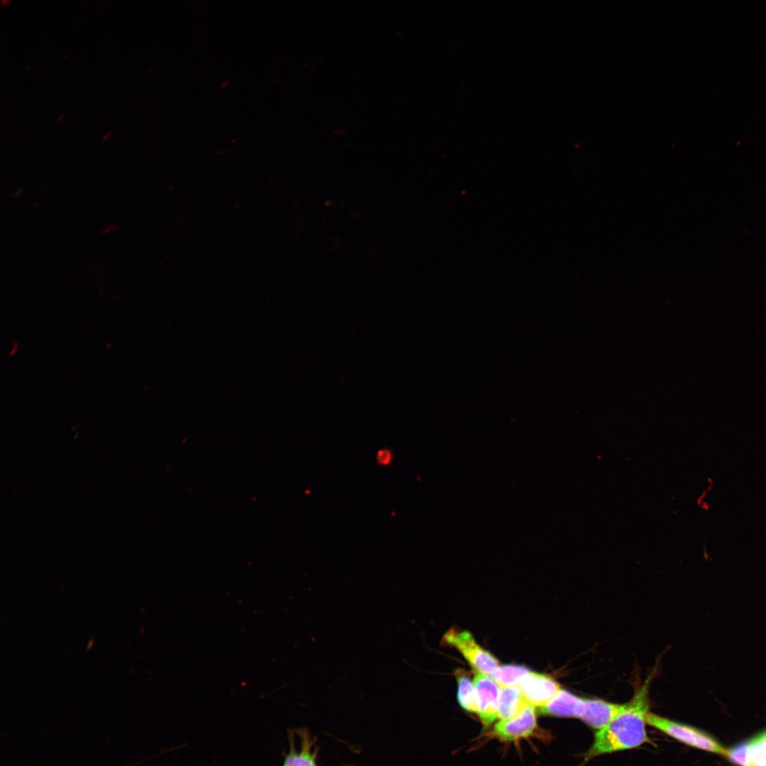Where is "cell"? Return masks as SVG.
I'll use <instances>...</instances> for the list:
<instances>
[{
  "label": "cell",
  "instance_id": "11",
  "mask_svg": "<svg viewBox=\"0 0 766 766\" xmlns=\"http://www.w3.org/2000/svg\"><path fill=\"white\" fill-rule=\"evenodd\" d=\"M457 682V698L460 706L470 712H477L475 693L473 682L469 675L462 669L455 671Z\"/></svg>",
  "mask_w": 766,
  "mask_h": 766
},
{
  "label": "cell",
  "instance_id": "7",
  "mask_svg": "<svg viewBox=\"0 0 766 766\" xmlns=\"http://www.w3.org/2000/svg\"><path fill=\"white\" fill-rule=\"evenodd\" d=\"M623 706L624 704L599 699L582 698L578 718L591 728L599 731L609 724L621 711Z\"/></svg>",
  "mask_w": 766,
  "mask_h": 766
},
{
  "label": "cell",
  "instance_id": "8",
  "mask_svg": "<svg viewBox=\"0 0 766 766\" xmlns=\"http://www.w3.org/2000/svg\"><path fill=\"white\" fill-rule=\"evenodd\" d=\"M300 739V749L298 750L294 741L290 738V748L286 755L283 766H317L316 757L318 748L316 739L313 738L306 730L296 731Z\"/></svg>",
  "mask_w": 766,
  "mask_h": 766
},
{
  "label": "cell",
  "instance_id": "5",
  "mask_svg": "<svg viewBox=\"0 0 766 766\" xmlns=\"http://www.w3.org/2000/svg\"><path fill=\"white\" fill-rule=\"evenodd\" d=\"M477 712L485 724H490L498 718L499 685L489 676L477 672L474 674Z\"/></svg>",
  "mask_w": 766,
  "mask_h": 766
},
{
  "label": "cell",
  "instance_id": "16",
  "mask_svg": "<svg viewBox=\"0 0 766 766\" xmlns=\"http://www.w3.org/2000/svg\"><path fill=\"white\" fill-rule=\"evenodd\" d=\"M111 131H109V133H106V135H104V137H103V138H102V139H103V140H106V139L107 138H109V135H111Z\"/></svg>",
  "mask_w": 766,
  "mask_h": 766
},
{
  "label": "cell",
  "instance_id": "2",
  "mask_svg": "<svg viewBox=\"0 0 766 766\" xmlns=\"http://www.w3.org/2000/svg\"><path fill=\"white\" fill-rule=\"evenodd\" d=\"M646 723L689 746L726 757L728 755L729 750L722 746L711 736L695 727L658 716L651 711L646 716Z\"/></svg>",
  "mask_w": 766,
  "mask_h": 766
},
{
  "label": "cell",
  "instance_id": "13",
  "mask_svg": "<svg viewBox=\"0 0 766 766\" xmlns=\"http://www.w3.org/2000/svg\"><path fill=\"white\" fill-rule=\"evenodd\" d=\"M749 766H766V730L748 741Z\"/></svg>",
  "mask_w": 766,
  "mask_h": 766
},
{
  "label": "cell",
  "instance_id": "14",
  "mask_svg": "<svg viewBox=\"0 0 766 766\" xmlns=\"http://www.w3.org/2000/svg\"><path fill=\"white\" fill-rule=\"evenodd\" d=\"M733 762L740 766H749L748 742L736 745L729 750L727 756Z\"/></svg>",
  "mask_w": 766,
  "mask_h": 766
},
{
  "label": "cell",
  "instance_id": "10",
  "mask_svg": "<svg viewBox=\"0 0 766 766\" xmlns=\"http://www.w3.org/2000/svg\"><path fill=\"white\" fill-rule=\"evenodd\" d=\"M528 703L516 686L501 687L498 708V718L507 720L517 715Z\"/></svg>",
  "mask_w": 766,
  "mask_h": 766
},
{
  "label": "cell",
  "instance_id": "6",
  "mask_svg": "<svg viewBox=\"0 0 766 766\" xmlns=\"http://www.w3.org/2000/svg\"><path fill=\"white\" fill-rule=\"evenodd\" d=\"M536 727L535 708L527 704L514 717L497 722L494 733L504 740L514 741L533 735Z\"/></svg>",
  "mask_w": 766,
  "mask_h": 766
},
{
  "label": "cell",
  "instance_id": "3",
  "mask_svg": "<svg viewBox=\"0 0 766 766\" xmlns=\"http://www.w3.org/2000/svg\"><path fill=\"white\" fill-rule=\"evenodd\" d=\"M443 641L457 648L477 672L491 676L499 667L498 660L479 645L469 631L453 628L444 635Z\"/></svg>",
  "mask_w": 766,
  "mask_h": 766
},
{
  "label": "cell",
  "instance_id": "12",
  "mask_svg": "<svg viewBox=\"0 0 766 766\" xmlns=\"http://www.w3.org/2000/svg\"><path fill=\"white\" fill-rule=\"evenodd\" d=\"M529 672L523 665H504L498 667L491 677L501 687L516 686Z\"/></svg>",
  "mask_w": 766,
  "mask_h": 766
},
{
  "label": "cell",
  "instance_id": "1",
  "mask_svg": "<svg viewBox=\"0 0 766 766\" xmlns=\"http://www.w3.org/2000/svg\"><path fill=\"white\" fill-rule=\"evenodd\" d=\"M654 673L635 692L630 702L604 728L597 731L584 761L604 754L633 749L650 741L646 731L648 692Z\"/></svg>",
  "mask_w": 766,
  "mask_h": 766
},
{
  "label": "cell",
  "instance_id": "4",
  "mask_svg": "<svg viewBox=\"0 0 766 766\" xmlns=\"http://www.w3.org/2000/svg\"><path fill=\"white\" fill-rule=\"evenodd\" d=\"M526 702L535 708L545 706L561 689L560 684L551 676L529 672L518 684Z\"/></svg>",
  "mask_w": 766,
  "mask_h": 766
},
{
  "label": "cell",
  "instance_id": "17",
  "mask_svg": "<svg viewBox=\"0 0 766 766\" xmlns=\"http://www.w3.org/2000/svg\"><path fill=\"white\" fill-rule=\"evenodd\" d=\"M63 116H64V113H62V114H61V115H60V116H59V117L57 118V121H60V120H61V118H62Z\"/></svg>",
  "mask_w": 766,
  "mask_h": 766
},
{
  "label": "cell",
  "instance_id": "9",
  "mask_svg": "<svg viewBox=\"0 0 766 766\" xmlns=\"http://www.w3.org/2000/svg\"><path fill=\"white\" fill-rule=\"evenodd\" d=\"M582 698L560 689L545 706L538 709L542 714L557 717L579 718Z\"/></svg>",
  "mask_w": 766,
  "mask_h": 766
},
{
  "label": "cell",
  "instance_id": "15",
  "mask_svg": "<svg viewBox=\"0 0 766 766\" xmlns=\"http://www.w3.org/2000/svg\"><path fill=\"white\" fill-rule=\"evenodd\" d=\"M392 459V454L388 449L379 450L377 456V462L381 465H388Z\"/></svg>",
  "mask_w": 766,
  "mask_h": 766
}]
</instances>
